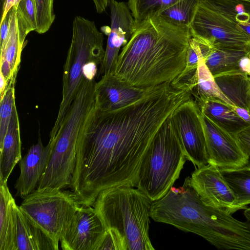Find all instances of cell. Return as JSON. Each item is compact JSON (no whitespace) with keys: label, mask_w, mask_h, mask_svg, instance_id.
I'll use <instances>...</instances> for the list:
<instances>
[{"label":"cell","mask_w":250,"mask_h":250,"mask_svg":"<svg viewBox=\"0 0 250 250\" xmlns=\"http://www.w3.org/2000/svg\"><path fill=\"white\" fill-rule=\"evenodd\" d=\"M150 217L185 232L197 234L219 250H250V223L206 205L190 186L172 187L152 203Z\"/></svg>","instance_id":"3"},{"label":"cell","mask_w":250,"mask_h":250,"mask_svg":"<svg viewBox=\"0 0 250 250\" xmlns=\"http://www.w3.org/2000/svg\"><path fill=\"white\" fill-rule=\"evenodd\" d=\"M219 88L235 106L250 111V77L240 70L214 77Z\"/></svg>","instance_id":"21"},{"label":"cell","mask_w":250,"mask_h":250,"mask_svg":"<svg viewBox=\"0 0 250 250\" xmlns=\"http://www.w3.org/2000/svg\"><path fill=\"white\" fill-rule=\"evenodd\" d=\"M152 203L139 188L119 186L101 192L92 207L106 229L119 233L127 250H154L148 233Z\"/></svg>","instance_id":"5"},{"label":"cell","mask_w":250,"mask_h":250,"mask_svg":"<svg viewBox=\"0 0 250 250\" xmlns=\"http://www.w3.org/2000/svg\"><path fill=\"white\" fill-rule=\"evenodd\" d=\"M16 7L19 24L22 31L27 35L35 31L37 24L35 0H21Z\"/></svg>","instance_id":"29"},{"label":"cell","mask_w":250,"mask_h":250,"mask_svg":"<svg viewBox=\"0 0 250 250\" xmlns=\"http://www.w3.org/2000/svg\"><path fill=\"white\" fill-rule=\"evenodd\" d=\"M106 230L95 208L82 205L60 238L61 248L63 250H96Z\"/></svg>","instance_id":"13"},{"label":"cell","mask_w":250,"mask_h":250,"mask_svg":"<svg viewBox=\"0 0 250 250\" xmlns=\"http://www.w3.org/2000/svg\"><path fill=\"white\" fill-rule=\"evenodd\" d=\"M248 47L250 51V42L248 44Z\"/></svg>","instance_id":"42"},{"label":"cell","mask_w":250,"mask_h":250,"mask_svg":"<svg viewBox=\"0 0 250 250\" xmlns=\"http://www.w3.org/2000/svg\"><path fill=\"white\" fill-rule=\"evenodd\" d=\"M21 158L20 121L16 105L0 148V183L7 182L14 168Z\"/></svg>","instance_id":"19"},{"label":"cell","mask_w":250,"mask_h":250,"mask_svg":"<svg viewBox=\"0 0 250 250\" xmlns=\"http://www.w3.org/2000/svg\"><path fill=\"white\" fill-rule=\"evenodd\" d=\"M211 46L204 61L213 77L240 70V60L249 53L248 46L232 47L217 44Z\"/></svg>","instance_id":"22"},{"label":"cell","mask_w":250,"mask_h":250,"mask_svg":"<svg viewBox=\"0 0 250 250\" xmlns=\"http://www.w3.org/2000/svg\"><path fill=\"white\" fill-rule=\"evenodd\" d=\"M200 0H179L159 16L175 25L189 27L197 12Z\"/></svg>","instance_id":"26"},{"label":"cell","mask_w":250,"mask_h":250,"mask_svg":"<svg viewBox=\"0 0 250 250\" xmlns=\"http://www.w3.org/2000/svg\"><path fill=\"white\" fill-rule=\"evenodd\" d=\"M201 114L198 105L191 97L182 103L170 116L187 160L198 168L208 164Z\"/></svg>","instance_id":"10"},{"label":"cell","mask_w":250,"mask_h":250,"mask_svg":"<svg viewBox=\"0 0 250 250\" xmlns=\"http://www.w3.org/2000/svg\"><path fill=\"white\" fill-rule=\"evenodd\" d=\"M189 181L206 205L230 215L241 209L220 169L215 166L208 164L196 167Z\"/></svg>","instance_id":"12"},{"label":"cell","mask_w":250,"mask_h":250,"mask_svg":"<svg viewBox=\"0 0 250 250\" xmlns=\"http://www.w3.org/2000/svg\"><path fill=\"white\" fill-rule=\"evenodd\" d=\"M191 98L189 88L171 82L150 87L141 99L121 108L103 111L97 105L79 138L72 191L92 205L105 189L136 187L141 163L156 133Z\"/></svg>","instance_id":"1"},{"label":"cell","mask_w":250,"mask_h":250,"mask_svg":"<svg viewBox=\"0 0 250 250\" xmlns=\"http://www.w3.org/2000/svg\"><path fill=\"white\" fill-rule=\"evenodd\" d=\"M191 38L189 27L159 16L145 21L122 48L113 74L141 88L171 83L186 66Z\"/></svg>","instance_id":"2"},{"label":"cell","mask_w":250,"mask_h":250,"mask_svg":"<svg viewBox=\"0 0 250 250\" xmlns=\"http://www.w3.org/2000/svg\"><path fill=\"white\" fill-rule=\"evenodd\" d=\"M208 164L219 169L250 166L249 156L243 150L236 136L219 127L201 113Z\"/></svg>","instance_id":"11"},{"label":"cell","mask_w":250,"mask_h":250,"mask_svg":"<svg viewBox=\"0 0 250 250\" xmlns=\"http://www.w3.org/2000/svg\"><path fill=\"white\" fill-rule=\"evenodd\" d=\"M239 0L244 1H246L247 2L250 3V0Z\"/></svg>","instance_id":"41"},{"label":"cell","mask_w":250,"mask_h":250,"mask_svg":"<svg viewBox=\"0 0 250 250\" xmlns=\"http://www.w3.org/2000/svg\"><path fill=\"white\" fill-rule=\"evenodd\" d=\"M15 203L7 182L0 183V250H18L13 210Z\"/></svg>","instance_id":"23"},{"label":"cell","mask_w":250,"mask_h":250,"mask_svg":"<svg viewBox=\"0 0 250 250\" xmlns=\"http://www.w3.org/2000/svg\"><path fill=\"white\" fill-rule=\"evenodd\" d=\"M232 109L242 119L250 125V111L245 108L235 106H233Z\"/></svg>","instance_id":"37"},{"label":"cell","mask_w":250,"mask_h":250,"mask_svg":"<svg viewBox=\"0 0 250 250\" xmlns=\"http://www.w3.org/2000/svg\"><path fill=\"white\" fill-rule=\"evenodd\" d=\"M236 137L242 149L250 158V126L237 134Z\"/></svg>","instance_id":"33"},{"label":"cell","mask_w":250,"mask_h":250,"mask_svg":"<svg viewBox=\"0 0 250 250\" xmlns=\"http://www.w3.org/2000/svg\"><path fill=\"white\" fill-rule=\"evenodd\" d=\"M15 106V84H11L0 99V148L2 146Z\"/></svg>","instance_id":"28"},{"label":"cell","mask_w":250,"mask_h":250,"mask_svg":"<svg viewBox=\"0 0 250 250\" xmlns=\"http://www.w3.org/2000/svg\"><path fill=\"white\" fill-rule=\"evenodd\" d=\"M220 170L235 196L237 205L245 210L250 204V166Z\"/></svg>","instance_id":"25"},{"label":"cell","mask_w":250,"mask_h":250,"mask_svg":"<svg viewBox=\"0 0 250 250\" xmlns=\"http://www.w3.org/2000/svg\"><path fill=\"white\" fill-rule=\"evenodd\" d=\"M50 150V144L44 146L39 137L20 160V174L14 185L16 196L23 199L37 189L45 172Z\"/></svg>","instance_id":"16"},{"label":"cell","mask_w":250,"mask_h":250,"mask_svg":"<svg viewBox=\"0 0 250 250\" xmlns=\"http://www.w3.org/2000/svg\"><path fill=\"white\" fill-rule=\"evenodd\" d=\"M249 16V4L244 1L200 0L189 27L191 37L210 46L246 47L250 37L240 25Z\"/></svg>","instance_id":"8"},{"label":"cell","mask_w":250,"mask_h":250,"mask_svg":"<svg viewBox=\"0 0 250 250\" xmlns=\"http://www.w3.org/2000/svg\"><path fill=\"white\" fill-rule=\"evenodd\" d=\"M0 46L3 43L7 36L9 25V12L3 21L0 22Z\"/></svg>","instance_id":"34"},{"label":"cell","mask_w":250,"mask_h":250,"mask_svg":"<svg viewBox=\"0 0 250 250\" xmlns=\"http://www.w3.org/2000/svg\"><path fill=\"white\" fill-rule=\"evenodd\" d=\"M211 48L207 43L191 37L187 51L186 66L183 71L196 69L199 61L205 59Z\"/></svg>","instance_id":"31"},{"label":"cell","mask_w":250,"mask_h":250,"mask_svg":"<svg viewBox=\"0 0 250 250\" xmlns=\"http://www.w3.org/2000/svg\"><path fill=\"white\" fill-rule=\"evenodd\" d=\"M179 0H128L127 5L136 24L158 16Z\"/></svg>","instance_id":"27"},{"label":"cell","mask_w":250,"mask_h":250,"mask_svg":"<svg viewBox=\"0 0 250 250\" xmlns=\"http://www.w3.org/2000/svg\"><path fill=\"white\" fill-rule=\"evenodd\" d=\"M201 113L219 127L236 136L250 125L233 110V106L214 101H208L198 105Z\"/></svg>","instance_id":"24"},{"label":"cell","mask_w":250,"mask_h":250,"mask_svg":"<svg viewBox=\"0 0 250 250\" xmlns=\"http://www.w3.org/2000/svg\"><path fill=\"white\" fill-rule=\"evenodd\" d=\"M149 88L134 86L113 73L103 75L95 84L97 107L103 111L121 108L141 99Z\"/></svg>","instance_id":"15"},{"label":"cell","mask_w":250,"mask_h":250,"mask_svg":"<svg viewBox=\"0 0 250 250\" xmlns=\"http://www.w3.org/2000/svg\"><path fill=\"white\" fill-rule=\"evenodd\" d=\"M23 199L22 212L57 243L82 206L72 191L53 188H37Z\"/></svg>","instance_id":"9"},{"label":"cell","mask_w":250,"mask_h":250,"mask_svg":"<svg viewBox=\"0 0 250 250\" xmlns=\"http://www.w3.org/2000/svg\"><path fill=\"white\" fill-rule=\"evenodd\" d=\"M187 160L170 116L152 140L141 163L136 187L153 202L164 196L180 176Z\"/></svg>","instance_id":"6"},{"label":"cell","mask_w":250,"mask_h":250,"mask_svg":"<svg viewBox=\"0 0 250 250\" xmlns=\"http://www.w3.org/2000/svg\"><path fill=\"white\" fill-rule=\"evenodd\" d=\"M111 26L104 55L100 64L99 75L113 73L120 49L125 45L134 33L137 24L127 4L111 0Z\"/></svg>","instance_id":"14"},{"label":"cell","mask_w":250,"mask_h":250,"mask_svg":"<svg viewBox=\"0 0 250 250\" xmlns=\"http://www.w3.org/2000/svg\"><path fill=\"white\" fill-rule=\"evenodd\" d=\"M187 86L198 105L208 101H214L235 106L221 91L203 59L199 61L196 73Z\"/></svg>","instance_id":"20"},{"label":"cell","mask_w":250,"mask_h":250,"mask_svg":"<svg viewBox=\"0 0 250 250\" xmlns=\"http://www.w3.org/2000/svg\"><path fill=\"white\" fill-rule=\"evenodd\" d=\"M21 0H4L1 11L0 22H1L8 14L10 9L15 6H17Z\"/></svg>","instance_id":"35"},{"label":"cell","mask_w":250,"mask_h":250,"mask_svg":"<svg viewBox=\"0 0 250 250\" xmlns=\"http://www.w3.org/2000/svg\"><path fill=\"white\" fill-rule=\"evenodd\" d=\"M127 250L125 240L114 229H106L96 250Z\"/></svg>","instance_id":"32"},{"label":"cell","mask_w":250,"mask_h":250,"mask_svg":"<svg viewBox=\"0 0 250 250\" xmlns=\"http://www.w3.org/2000/svg\"><path fill=\"white\" fill-rule=\"evenodd\" d=\"M242 29L245 31V32L250 37V21L241 25V26Z\"/></svg>","instance_id":"39"},{"label":"cell","mask_w":250,"mask_h":250,"mask_svg":"<svg viewBox=\"0 0 250 250\" xmlns=\"http://www.w3.org/2000/svg\"><path fill=\"white\" fill-rule=\"evenodd\" d=\"M9 25L7 36L0 50V76L5 80L8 87L15 84L21 62V54L27 35L19 26L16 6L9 11Z\"/></svg>","instance_id":"17"},{"label":"cell","mask_w":250,"mask_h":250,"mask_svg":"<svg viewBox=\"0 0 250 250\" xmlns=\"http://www.w3.org/2000/svg\"><path fill=\"white\" fill-rule=\"evenodd\" d=\"M111 0H92L96 11L98 13L104 12Z\"/></svg>","instance_id":"38"},{"label":"cell","mask_w":250,"mask_h":250,"mask_svg":"<svg viewBox=\"0 0 250 250\" xmlns=\"http://www.w3.org/2000/svg\"><path fill=\"white\" fill-rule=\"evenodd\" d=\"M13 210L18 250H59V243L28 218L16 203Z\"/></svg>","instance_id":"18"},{"label":"cell","mask_w":250,"mask_h":250,"mask_svg":"<svg viewBox=\"0 0 250 250\" xmlns=\"http://www.w3.org/2000/svg\"><path fill=\"white\" fill-rule=\"evenodd\" d=\"M37 9V27L36 32L43 34L49 30L55 18L54 0H35Z\"/></svg>","instance_id":"30"},{"label":"cell","mask_w":250,"mask_h":250,"mask_svg":"<svg viewBox=\"0 0 250 250\" xmlns=\"http://www.w3.org/2000/svg\"><path fill=\"white\" fill-rule=\"evenodd\" d=\"M244 215L247 219V221L250 223V207L247 208L244 211Z\"/></svg>","instance_id":"40"},{"label":"cell","mask_w":250,"mask_h":250,"mask_svg":"<svg viewBox=\"0 0 250 250\" xmlns=\"http://www.w3.org/2000/svg\"><path fill=\"white\" fill-rule=\"evenodd\" d=\"M97 107L95 84L81 83L55 137L49 140L50 153L38 189L70 187L76 165L79 137Z\"/></svg>","instance_id":"4"},{"label":"cell","mask_w":250,"mask_h":250,"mask_svg":"<svg viewBox=\"0 0 250 250\" xmlns=\"http://www.w3.org/2000/svg\"><path fill=\"white\" fill-rule=\"evenodd\" d=\"M104 35L93 21L77 16L73 21L72 36L63 66L62 98L49 135L56 136L84 77L83 68L89 62L101 64L104 59Z\"/></svg>","instance_id":"7"},{"label":"cell","mask_w":250,"mask_h":250,"mask_svg":"<svg viewBox=\"0 0 250 250\" xmlns=\"http://www.w3.org/2000/svg\"><path fill=\"white\" fill-rule=\"evenodd\" d=\"M248 46V45H247ZM240 70L250 76V51L246 56L243 57L239 61Z\"/></svg>","instance_id":"36"}]
</instances>
